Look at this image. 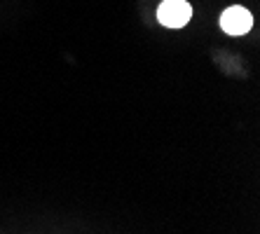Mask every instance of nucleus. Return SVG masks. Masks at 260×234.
<instances>
[{"label":"nucleus","mask_w":260,"mask_h":234,"mask_svg":"<svg viewBox=\"0 0 260 234\" xmlns=\"http://www.w3.org/2000/svg\"><path fill=\"white\" fill-rule=\"evenodd\" d=\"M192 19L188 0H162L157 7V21L164 28H183Z\"/></svg>","instance_id":"obj_1"},{"label":"nucleus","mask_w":260,"mask_h":234,"mask_svg":"<svg viewBox=\"0 0 260 234\" xmlns=\"http://www.w3.org/2000/svg\"><path fill=\"white\" fill-rule=\"evenodd\" d=\"M220 28L228 36H246L253 28V14L242 5H232L220 14Z\"/></svg>","instance_id":"obj_2"}]
</instances>
